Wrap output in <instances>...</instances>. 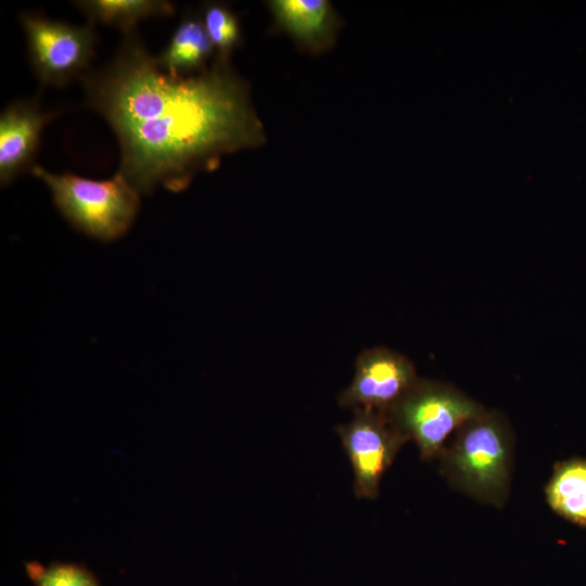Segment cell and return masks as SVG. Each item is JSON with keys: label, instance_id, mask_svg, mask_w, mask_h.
Here are the masks:
<instances>
[{"label": "cell", "instance_id": "1", "mask_svg": "<svg viewBox=\"0 0 586 586\" xmlns=\"http://www.w3.org/2000/svg\"><path fill=\"white\" fill-rule=\"evenodd\" d=\"M81 79L89 105L117 137L118 171L140 194L180 192L224 155L267 141L250 86L230 59L215 55L205 71L175 77L132 31L105 67Z\"/></svg>", "mask_w": 586, "mask_h": 586}, {"label": "cell", "instance_id": "2", "mask_svg": "<svg viewBox=\"0 0 586 586\" xmlns=\"http://www.w3.org/2000/svg\"><path fill=\"white\" fill-rule=\"evenodd\" d=\"M514 438L507 417L484 409L462 423L442 449L441 474L468 496L501 507L509 495Z\"/></svg>", "mask_w": 586, "mask_h": 586}, {"label": "cell", "instance_id": "3", "mask_svg": "<svg viewBox=\"0 0 586 586\" xmlns=\"http://www.w3.org/2000/svg\"><path fill=\"white\" fill-rule=\"evenodd\" d=\"M30 173L49 188L54 205L77 230L100 241L123 237L140 207V193L117 170L106 180L53 174L38 164Z\"/></svg>", "mask_w": 586, "mask_h": 586}, {"label": "cell", "instance_id": "4", "mask_svg": "<svg viewBox=\"0 0 586 586\" xmlns=\"http://www.w3.org/2000/svg\"><path fill=\"white\" fill-rule=\"evenodd\" d=\"M484 409L449 383L419 378L384 413L407 442H415L422 460H433L453 433Z\"/></svg>", "mask_w": 586, "mask_h": 586}, {"label": "cell", "instance_id": "5", "mask_svg": "<svg viewBox=\"0 0 586 586\" xmlns=\"http://www.w3.org/2000/svg\"><path fill=\"white\" fill-rule=\"evenodd\" d=\"M31 67L41 84L62 87L90 69L98 40L93 24L75 26L41 14L23 13Z\"/></svg>", "mask_w": 586, "mask_h": 586}, {"label": "cell", "instance_id": "6", "mask_svg": "<svg viewBox=\"0 0 586 586\" xmlns=\"http://www.w3.org/2000/svg\"><path fill=\"white\" fill-rule=\"evenodd\" d=\"M336 432L352 466L356 497L377 498L384 473L407 440L384 412L366 409H355Z\"/></svg>", "mask_w": 586, "mask_h": 586}, {"label": "cell", "instance_id": "7", "mask_svg": "<svg viewBox=\"0 0 586 586\" xmlns=\"http://www.w3.org/2000/svg\"><path fill=\"white\" fill-rule=\"evenodd\" d=\"M413 362L385 346L362 351L355 362V374L337 397L343 408L386 412L419 380Z\"/></svg>", "mask_w": 586, "mask_h": 586}, {"label": "cell", "instance_id": "8", "mask_svg": "<svg viewBox=\"0 0 586 586\" xmlns=\"http://www.w3.org/2000/svg\"><path fill=\"white\" fill-rule=\"evenodd\" d=\"M54 113L42 112L36 100H20L0 115V181L7 186L31 170L43 126Z\"/></svg>", "mask_w": 586, "mask_h": 586}, {"label": "cell", "instance_id": "9", "mask_svg": "<svg viewBox=\"0 0 586 586\" xmlns=\"http://www.w3.org/2000/svg\"><path fill=\"white\" fill-rule=\"evenodd\" d=\"M267 5L279 29L309 54L331 50L342 28V20L327 0H272Z\"/></svg>", "mask_w": 586, "mask_h": 586}, {"label": "cell", "instance_id": "10", "mask_svg": "<svg viewBox=\"0 0 586 586\" xmlns=\"http://www.w3.org/2000/svg\"><path fill=\"white\" fill-rule=\"evenodd\" d=\"M214 56L215 49L202 20L186 15L173 33L168 44L155 56V61L165 73L175 77H187L205 71L208 60Z\"/></svg>", "mask_w": 586, "mask_h": 586}, {"label": "cell", "instance_id": "11", "mask_svg": "<svg viewBox=\"0 0 586 586\" xmlns=\"http://www.w3.org/2000/svg\"><path fill=\"white\" fill-rule=\"evenodd\" d=\"M545 493L548 505L557 514L586 527V459L557 463Z\"/></svg>", "mask_w": 586, "mask_h": 586}, {"label": "cell", "instance_id": "12", "mask_svg": "<svg viewBox=\"0 0 586 586\" xmlns=\"http://www.w3.org/2000/svg\"><path fill=\"white\" fill-rule=\"evenodd\" d=\"M75 5L89 23L118 27L124 34L132 33L142 20L169 16L175 12L174 4L164 0H85L76 1Z\"/></svg>", "mask_w": 586, "mask_h": 586}, {"label": "cell", "instance_id": "13", "mask_svg": "<svg viewBox=\"0 0 586 586\" xmlns=\"http://www.w3.org/2000/svg\"><path fill=\"white\" fill-rule=\"evenodd\" d=\"M202 23L215 49V55L230 59L242 41V30L237 15L225 4L211 2L204 5Z\"/></svg>", "mask_w": 586, "mask_h": 586}, {"label": "cell", "instance_id": "14", "mask_svg": "<svg viewBox=\"0 0 586 586\" xmlns=\"http://www.w3.org/2000/svg\"><path fill=\"white\" fill-rule=\"evenodd\" d=\"M37 586H98L86 570L72 564H56L37 572Z\"/></svg>", "mask_w": 586, "mask_h": 586}]
</instances>
